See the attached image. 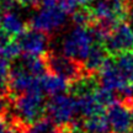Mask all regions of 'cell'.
I'll list each match as a JSON object with an SVG mask.
<instances>
[{"label": "cell", "mask_w": 133, "mask_h": 133, "mask_svg": "<svg viewBox=\"0 0 133 133\" xmlns=\"http://www.w3.org/2000/svg\"><path fill=\"white\" fill-rule=\"evenodd\" d=\"M97 42L94 30L88 25H75V27L63 38L62 52L66 57L84 63Z\"/></svg>", "instance_id": "6da1fadb"}, {"label": "cell", "mask_w": 133, "mask_h": 133, "mask_svg": "<svg viewBox=\"0 0 133 133\" xmlns=\"http://www.w3.org/2000/svg\"><path fill=\"white\" fill-rule=\"evenodd\" d=\"M66 15L68 12L62 5V0H41L39 9L32 16L30 24L32 29L49 35L64 26Z\"/></svg>", "instance_id": "7a4b0ae2"}, {"label": "cell", "mask_w": 133, "mask_h": 133, "mask_svg": "<svg viewBox=\"0 0 133 133\" xmlns=\"http://www.w3.org/2000/svg\"><path fill=\"white\" fill-rule=\"evenodd\" d=\"M44 110L46 105L41 89L20 94L14 101L16 119L24 124H30L41 118Z\"/></svg>", "instance_id": "3957f363"}, {"label": "cell", "mask_w": 133, "mask_h": 133, "mask_svg": "<svg viewBox=\"0 0 133 133\" xmlns=\"http://www.w3.org/2000/svg\"><path fill=\"white\" fill-rule=\"evenodd\" d=\"M49 118L58 127H66L74 123L75 116L79 114L76 97L65 94L52 96V99L46 104Z\"/></svg>", "instance_id": "277c9868"}, {"label": "cell", "mask_w": 133, "mask_h": 133, "mask_svg": "<svg viewBox=\"0 0 133 133\" xmlns=\"http://www.w3.org/2000/svg\"><path fill=\"white\" fill-rule=\"evenodd\" d=\"M132 102L133 100H115L106 107V118L109 121L111 133H131L133 124Z\"/></svg>", "instance_id": "5b68a950"}, {"label": "cell", "mask_w": 133, "mask_h": 133, "mask_svg": "<svg viewBox=\"0 0 133 133\" xmlns=\"http://www.w3.org/2000/svg\"><path fill=\"white\" fill-rule=\"evenodd\" d=\"M44 59L47 63V68H49L51 71L64 76L70 83H75L86 75V71L84 66H81V63L66 57L65 54L47 53Z\"/></svg>", "instance_id": "8992f818"}, {"label": "cell", "mask_w": 133, "mask_h": 133, "mask_svg": "<svg viewBox=\"0 0 133 133\" xmlns=\"http://www.w3.org/2000/svg\"><path fill=\"white\" fill-rule=\"evenodd\" d=\"M106 51L115 56L128 53L133 49V26L121 22L105 39Z\"/></svg>", "instance_id": "52a82bcc"}, {"label": "cell", "mask_w": 133, "mask_h": 133, "mask_svg": "<svg viewBox=\"0 0 133 133\" xmlns=\"http://www.w3.org/2000/svg\"><path fill=\"white\" fill-rule=\"evenodd\" d=\"M39 86V78L31 74L29 70H26L20 63L11 69L9 79V90L14 94H24L27 91L38 90Z\"/></svg>", "instance_id": "ba28073f"}, {"label": "cell", "mask_w": 133, "mask_h": 133, "mask_svg": "<svg viewBox=\"0 0 133 133\" xmlns=\"http://www.w3.org/2000/svg\"><path fill=\"white\" fill-rule=\"evenodd\" d=\"M19 42L21 51L27 56H43L47 53L48 37L47 33L32 29L25 31L19 36Z\"/></svg>", "instance_id": "9c48e42d"}, {"label": "cell", "mask_w": 133, "mask_h": 133, "mask_svg": "<svg viewBox=\"0 0 133 133\" xmlns=\"http://www.w3.org/2000/svg\"><path fill=\"white\" fill-rule=\"evenodd\" d=\"M70 81L64 76L56 73H44L39 76V86L41 90L49 96H56L59 94H64L68 90Z\"/></svg>", "instance_id": "30bf717a"}, {"label": "cell", "mask_w": 133, "mask_h": 133, "mask_svg": "<svg viewBox=\"0 0 133 133\" xmlns=\"http://www.w3.org/2000/svg\"><path fill=\"white\" fill-rule=\"evenodd\" d=\"M1 31L9 37H19L26 31V25L16 12L12 10H8L3 11Z\"/></svg>", "instance_id": "8fae6325"}, {"label": "cell", "mask_w": 133, "mask_h": 133, "mask_svg": "<svg viewBox=\"0 0 133 133\" xmlns=\"http://www.w3.org/2000/svg\"><path fill=\"white\" fill-rule=\"evenodd\" d=\"M75 128L78 133H111L109 121L102 114L86 117L81 126L75 124Z\"/></svg>", "instance_id": "7c38bea8"}, {"label": "cell", "mask_w": 133, "mask_h": 133, "mask_svg": "<svg viewBox=\"0 0 133 133\" xmlns=\"http://www.w3.org/2000/svg\"><path fill=\"white\" fill-rule=\"evenodd\" d=\"M9 36L5 35L3 31L0 32V95L5 96L9 90V79H10V68L9 58L5 56L4 53V46L5 43L9 41Z\"/></svg>", "instance_id": "4fadbf2b"}, {"label": "cell", "mask_w": 133, "mask_h": 133, "mask_svg": "<svg viewBox=\"0 0 133 133\" xmlns=\"http://www.w3.org/2000/svg\"><path fill=\"white\" fill-rule=\"evenodd\" d=\"M107 54H106V48L101 47L99 43H96L94 48L91 49L90 54L85 59L84 64V69H85L86 74H92L95 71H99L101 69V66L104 65V63L107 59Z\"/></svg>", "instance_id": "5bb4252c"}, {"label": "cell", "mask_w": 133, "mask_h": 133, "mask_svg": "<svg viewBox=\"0 0 133 133\" xmlns=\"http://www.w3.org/2000/svg\"><path fill=\"white\" fill-rule=\"evenodd\" d=\"M19 63L26 70H29L31 74L38 76V78L42 74H44L46 68H47L46 59L42 58V56H27V54H25V57H22V59Z\"/></svg>", "instance_id": "9a60e30c"}, {"label": "cell", "mask_w": 133, "mask_h": 133, "mask_svg": "<svg viewBox=\"0 0 133 133\" xmlns=\"http://www.w3.org/2000/svg\"><path fill=\"white\" fill-rule=\"evenodd\" d=\"M58 126L51 118H38L32 123L26 124L24 133H57Z\"/></svg>", "instance_id": "2e32d148"}, {"label": "cell", "mask_w": 133, "mask_h": 133, "mask_svg": "<svg viewBox=\"0 0 133 133\" xmlns=\"http://www.w3.org/2000/svg\"><path fill=\"white\" fill-rule=\"evenodd\" d=\"M9 106H10V102H9V100H8V97H6V95L5 96L0 95V115L6 114Z\"/></svg>", "instance_id": "e0dca14e"}, {"label": "cell", "mask_w": 133, "mask_h": 133, "mask_svg": "<svg viewBox=\"0 0 133 133\" xmlns=\"http://www.w3.org/2000/svg\"><path fill=\"white\" fill-rule=\"evenodd\" d=\"M16 4L24 5V6H37L39 5L41 0H15Z\"/></svg>", "instance_id": "ac0fdd59"}, {"label": "cell", "mask_w": 133, "mask_h": 133, "mask_svg": "<svg viewBox=\"0 0 133 133\" xmlns=\"http://www.w3.org/2000/svg\"><path fill=\"white\" fill-rule=\"evenodd\" d=\"M57 133H70V127L69 126H66V127H58Z\"/></svg>", "instance_id": "d6986e66"}, {"label": "cell", "mask_w": 133, "mask_h": 133, "mask_svg": "<svg viewBox=\"0 0 133 133\" xmlns=\"http://www.w3.org/2000/svg\"><path fill=\"white\" fill-rule=\"evenodd\" d=\"M1 19H3V14L0 12V31H1Z\"/></svg>", "instance_id": "ffe728a7"}, {"label": "cell", "mask_w": 133, "mask_h": 133, "mask_svg": "<svg viewBox=\"0 0 133 133\" xmlns=\"http://www.w3.org/2000/svg\"><path fill=\"white\" fill-rule=\"evenodd\" d=\"M124 1H127V3H129L131 5H133V0H124Z\"/></svg>", "instance_id": "44dd1931"}, {"label": "cell", "mask_w": 133, "mask_h": 133, "mask_svg": "<svg viewBox=\"0 0 133 133\" xmlns=\"http://www.w3.org/2000/svg\"><path fill=\"white\" fill-rule=\"evenodd\" d=\"M131 110H132V118H133V102H132V105H131Z\"/></svg>", "instance_id": "7402d4cb"}]
</instances>
